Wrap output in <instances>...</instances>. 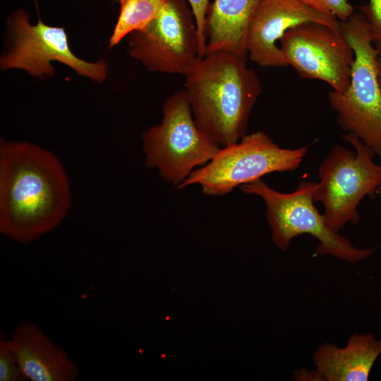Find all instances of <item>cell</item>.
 I'll return each instance as SVG.
<instances>
[{
	"mask_svg": "<svg viewBox=\"0 0 381 381\" xmlns=\"http://www.w3.org/2000/svg\"><path fill=\"white\" fill-rule=\"evenodd\" d=\"M71 207L68 178L54 153L32 143L1 140V233L30 243L55 229Z\"/></svg>",
	"mask_w": 381,
	"mask_h": 381,
	"instance_id": "cell-1",
	"label": "cell"
},
{
	"mask_svg": "<svg viewBox=\"0 0 381 381\" xmlns=\"http://www.w3.org/2000/svg\"><path fill=\"white\" fill-rule=\"evenodd\" d=\"M184 77L194 120L205 135L224 147L246 134L262 92L259 77L246 60L226 52L207 54Z\"/></svg>",
	"mask_w": 381,
	"mask_h": 381,
	"instance_id": "cell-2",
	"label": "cell"
},
{
	"mask_svg": "<svg viewBox=\"0 0 381 381\" xmlns=\"http://www.w3.org/2000/svg\"><path fill=\"white\" fill-rule=\"evenodd\" d=\"M340 29L353 50L355 59L349 85L342 92L330 91L329 102L337 113L339 127L357 136L381 157L377 50L373 46L368 22L361 11L340 21Z\"/></svg>",
	"mask_w": 381,
	"mask_h": 381,
	"instance_id": "cell-3",
	"label": "cell"
},
{
	"mask_svg": "<svg viewBox=\"0 0 381 381\" xmlns=\"http://www.w3.org/2000/svg\"><path fill=\"white\" fill-rule=\"evenodd\" d=\"M160 123L142 135L145 166L179 187L195 169L209 162L221 146L197 126L185 90L164 102Z\"/></svg>",
	"mask_w": 381,
	"mask_h": 381,
	"instance_id": "cell-4",
	"label": "cell"
},
{
	"mask_svg": "<svg viewBox=\"0 0 381 381\" xmlns=\"http://www.w3.org/2000/svg\"><path fill=\"white\" fill-rule=\"evenodd\" d=\"M316 183L302 181L290 193L278 192L260 179L239 187L243 193L256 195L264 200L272 240L281 250L286 251L294 237L308 234L320 243L317 254H329L351 263L370 256L375 249L354 247L346 238L326 224L323 214H320L314 205Z\"/></svg>",
	"mask_w": 381,
	"mask_h": 381,
	"instance_id": "cell-5",
	"label": "cell"
},
{
	"mask_svg": "<svg viewBox=\"0 0 381 381\" xmlns=\"http://www.w3.org/2000/svg\"><path fill=\"white\" fill-rule=\"evenodd\" d=\"M356 150L335 145L318 169L314 201L321 202L326 224L338 233L347 222L357 224V207L366 195L375 198L381 187V165L373 160L375 152L351 133L342 135Z\"/></svg>",
	"mask_w": 381,
	"mask_h": 381,
	"instance_id": "cell-6",
	"label": "cell"
},
{
	"mask_svg": "<svg viewBox=\"0 0 381 381\" xmlns=\"http://www.w3.org/2000/svg\"><path fill=\"white\" fill-rule=\"evenodd\" d=\"M307 152V147H280L265 132L255 131L221 147L209 162L193 171L178 188L197 184L205 195H225L236 187L264 175L295 170Z\"/></svg>",
	"mask_w": 381,
	"mask_h": 381,
	"instance_id": "cell-7",
	"label": "cell"
},
{
	"mask_svg": "<svg viewBox=\"0 0 381 381\" xmlns=\"http://www.w3.org/2000/svg\"><path fill=\"white\" fill-rule=\"evenodd\" d=\"M129 54L149 71L184 76L201 57L195 20L186 0H167L145 28L131 32Z\"/></svg>",
	"mask_w": 381,
	"mask_h": 381,
	"instance_id": "cell-8",
	"label": "cell"
},
{
	"mask_svg": "<svg viewBox=\"0 0 381 381\" xmlns=\"http://www.w3.org/2000/svg\"><path fill=\"white\" fill-rule=\"evenodd\" d=\"M279 42L286 63L301 78L324 81L337 92L349 85L354 52L340 28L303 23L289 28Z\"/></svg>",
	"mask_w": 381,
	"mask_h": 381,
	"instance_id": "cell-9",
	"label": "cell"
},
{
	"mask_svg": "<svg viewBox=\"0 0 381 381\" xmlns=\"http://www.w3.org/2000/svg\"><path fill=\"white\" fill-rule=\"evenodd\" d=\"M10 33L13 45L1 58L2 69L22 68L33 75H53L54 68L52 61L63 63L79 75L102 82L107 72L106 63L101 60L91 63L85 61L71 51L68 37L63 28L44 24L38 18V23L32 25L28 14L23 10L16 11L10 23Z\"/></svg>",
	"mask_w": 381,
	"mask_h": 381,
	"instance_id": "cell-10",
	"label": "cell"
},
{
	"mask_svg": "<svg viewBox=\"0 0 381 381\" xmlns=\"http://www.w3.org/2000/svg\"><path fill=\"white\" fill-rule=\"evenodd\" d=\"M306 22L340 28L337 18L315 10L298 0H261L248 31V56L260 66H287L277 42L289 28Z\"/></svg>",
	"mask_w": 381,
	"mask_h": 381,
	"instance_id": "cell-11",
	"label": "cell"
},
{
	"mask_svg": "<svg viewBox=\"0 0 381 381\" xmlns=\"http://www.w3.org/2000/svg\"><path fill=\"white\" fill-rule=\"evenodd\" d=\"M11 339L26 380L73 381L78 378L80 371L76 363L35 323L20 322Z\"/></svg>",
	"mask_w": 381,
	"mask_h": 381,
	"instance_id": "cell-12",
	"label": "cell"
},
{
	"mask_svg": "<svg viewBox=\"0 0 381 381\" xmlns=\"http://www.w3.org/2000/svg\"><path fill=\"white\" fill-rule=\"evenodd\" d=\"M380 354L381 339L372 333H355L343 348L329 343L320 344L313 361L322 381H367Z\"/></svg>",
	"mask_w": 381,
	"mask_h": 381,
	"instance_id": "cell-13",
	"label": "cell"
},
{
	"mask_svg": "<svg viewBox=\"0 0 381 381\" xmlns=\"http://www.w3.org/2000/svg\"><path fill=\"white\" fill-rule=\"evenodd\" d=\"M260 1L214 0L210 3L205 20V54L226 52L246 60L248 31Z\"/></svg>",
	"mask_w": 381,
	"mask_h": 381,
	"instance_id": "cell-14",
	"label": "cell"
},
{
	"mask_svg": "<svg viewBox=\"0 0 381 381\" xmlns=\"http://www.w3.org/2000/svg\"><path fill=\"white\" fill-rule=\"evenodd\" d=\"M167 0H119L120 13L109 41L118 44L127 35L145 28L160 13Z\"/></svg>",
	"mask_w": 381,
	"mask_h": 381,
	"instance_id": "cell-15",
	"label": "cell"
},
{
	"mask_svg": "<svg viewBox=\"0 0 381 381\" xmlns=\"http://www.w3.org/2000/svg\"><path fill=\"white\" fill-rule=\"evenodd\" d=\"M26 380L20 369L11 337L0 336V381Z\"/></svg>",
	"mask_w": 381,
	"mask_h": 381,
	"instance_id": "cell-16",
	"label": "cell"
},
{
	"mask_svg": "<svg viewBox=\"0 0 381 381\" xmlns=\"http://www.w3.org/2000/svg\"><path fill=\"white\" fill-rule=\"evenodd\" d=\"M320 12L337 18L339 21L348 19L355 11L348 0H298Z\"/></svg>",
	"mask_w": 381,
	"mask_h": 381,
	"instance_id": "cell-17",
	"label": "cell"
},
{
	"mask_svg": "<svg viewBox=\"0 0 381 381\" xmlns=\"http://www.w3.org/2000/svg\"><path fill=\"white\" fill-rule=\"evenodd\" d=\"M369 24V32L373 43L381 42V0H369V3L361 7Z\"/></svg>",
	"mask_w": 381,
	"mask_h": 381,
	"instance_id": "cell-18",
	"label": "cell"
},
{
	"mask_svg": "<svg viewBox=\"0 0 381 381\" xmlns=\"http://www.w3.org/2000/svg\"><path fill=\"white\" fill-rule=\"evenodd\" d=\"M193 11L199 37L200 54H205L206 41L205 37V20L210 0H187Z\"/></svg>",
	"mask_w": 381,
	"mask_h": 381,
	"instance_id": "cell-19",
	"label": "cell"
},
{
	"mask_svg": "<svg viewBox=\"0 0 381 381\" xmlns=\"http://www.w3.org/2000/svg\"><path fill=\"white\" fill-rule=\"evenodd\" d=\"M295 380H316L322 381V377L317 372V370L308 372L305 369H302V371L299 370L298 373H295Z\"/></svg>",
	"mask_w": 381,
	"mask_h": 381,
	"instance_id": "cell-20",
	"label": "cell"
},
{
	"mask_svg": "<svg viewBox=\"0 0 381 381\" xmlns=\"http://www.w3.org/2000/svg\"><path fill=\"white\" fill-rule=\"evenodd\" d=\"M375 47L377 50V68H378V81L381 90V42L375 44Z\"/></svg>",
	"mask_w": 381,
	"mask_h": 381,
	"instance_id": "cell-21",
	"label": "cell"
},
{
	"mask_svg": "<svg viewBox=\"0 0 381 381\" xmlns=\"http://www.w3.org/2000/svg\"><path fill=\"white\" fill-rule=\"evenodd\" d=\"M377 194H381V187L377 190Z\"/></svg>",
	"mask_w": 381,
	"mask_h": 381,
	"instance_id": "cell-22",
	"label": "cell"
}]
</instances>
